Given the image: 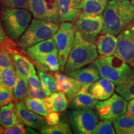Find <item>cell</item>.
<instances>
[{"mask_svg":"<svg viewBox=\"0 0 134 134\" xmlns=\"http://www.w3.org/2000/svg\"><path fill=\"white\" fill-rule=\"evenodd\" d=\"M103 34L117 36L127 26L134 23V6L130 0H110L103 12Z\"/></svg>","mask_w":134,"mask_h":134,"instance_id":"cell-1","label":"cell"},{"mask_svg":"<svg viewBox=\"0 0 134 134\" xmlns=\"http://www.w3.org/2000/svg\"><path fill=\"white\" fill-rule=\"evenodd\" d=\"M98 57V52L94 43L86 41L81 33L76 31L73 47L70 52L63 72H70L80 69L93 63Z\"/></svg>","mask_w":134,"mask_h":134,"instance_id":"cell-2","label":"cell"},{"mask_svg":"<svg viewBox=\"0 0 134 134\" xmlns=\"http://www.w3.org/2000/svg\"><path fill=\"white\" fill-rule=\"evenodd\" d=\"M93 63L100 76L109 78L117 86L125 81L133 69L116 53L110 56L100 55Z\"/></svg>","mask_w":134,"mask_h":134,"instance_id":"cell-3","label":"cell"},{"mask_svg":"<svg viewBox=\"0 0 134 134\" xmlns=\"http://www.w3.org/2000/svg\"><path fill=\"white\" fill-rule=\"evenodd\" d=\"M58 23L48 20L34 18L19 41V47L25 50L40 42L53 37L58 31Z\"/></svg>","mask_w":134,"mask_h":134,"instance_id":"cell-4","label":"cell"},{"mask_svg":"<svg viewBox=\"0 0 134 134\" xmlns=\"http://www.w3.org/2000/svg\"><path fill=\"white\" fill-rule=\"evenodd\" d=\"M2 23L5 31L11 38L18 41L32 19V14L24 8H7L3 11Z\"/></svg>","mask_w":134,"mask_h":134,"instance_id":"cell-5","label":"cell"},{"mask_svg":"<svg viewBox=\"0 0 134 134\" xmlns=\"http://www.w3.org/2000/svg\"><path fill=\"white\" fill-rule=\"evenodd\" d=\"M76 27L74 23L63 22L53 36L58 49V57L60 69L63 71L70 53L74 43Z\"/></svg>","mask_w":134,"mask_h":134,"instance_id":"cell-6","label":"cell"},{"mask_svg":"<svg viewBox=\"0 0 134 134\" xmlns=\"http://www.w3.org/2000/svg\"><path fill=\"white\" fill-rule=\"evenodd\" d=\"M67 114L70 126L76 134H93L100 121L93 109H72Z\"/></svg>","mask_w":134,"mask_h":134,"instance_id":"cell-7","label":"cell"},{"mask_svg":"<svg viewBox=\"0 0 134 134\" xmlns=\"http://www.w3.org/2000/svg\"><path fill=\"white\" fill-rule=\"evenodd\" d=\"M127 100L118 94H113L107 99L98 101L96 106L97 113L101 119L113 121L127 112Z\"/></svg>","mask_w":134,"mask_h":134,"instance_id":"cell-8","label":"cell"},{"mask_svg":"<svg viewBox=\"0 0 134 134\" xmlns=\"http://www.w3.org/2000/svg\"><path fill=\"white\" fill-rule=\"evenodd\" d=\"M77 31L83 37L91 42H96L98 35L104 27L103 15L80 16L75 23Z\"/></svg>","mask_w":134,"mask_h":134,"instance_id":"cell-9","label":"cell"},{"mask_svg":"<svg viewBox=\"0 0 134 134\" xmlns=\"http://www.w3.org/2000/svg\"><path fill=\"white\" fill-rule=\"evenodd\" d=\"M29 9L35 18L58 23L59 13L57 0H28Z\"/></svg>","mask_w":134,"mask_h":134,"instance_id":"cell-10","label":"cell"},{"mask_svg":"<svg viewBox=\"0 0 134 134\" xmlns=\"http://www.w3.org/2000/svg\"><path fill=\"white\" fill-rule=\"evenodd\" d=\"M116 53L128 64L134 62V23L125 27L117 35Z\"/></svg>","mask_w":134,"mask_h":134,"instance_id":"cell-11","label":"cell"},{"mask_svg":"<svg viewBox=\"0 0 134 134\" xmlns=\"http://www.w3.org/2000/svg\"><path fill=\"white\" fill-rule=\"evenodd\" d=\"M59 21L76 23L82 12L81 0H57Z\"/></svg>","mask_w":134,"mask_h":134,"instance_id":"cell-12","label":"cell"},{"mask_svg":"<svg viewBox=\"0 0 134 134\" xmlns=\"http://www.w3.org/2000/svg\"><path fill=\"white\" fill-rule=\"evenodd\" d=\"M15 109L19 120L31 128L39 129L46 124V118L29 110L23 101H16Z\"/></svg>","mask_w":134,"mask_h":134,"instance_id":"cell-13","label":"cell"},{"mask_svg":"<svg viewBox=\"0 0 134 134\" xmlns=\"http://www.w3.org/2000/svg\"><path fill=\"white\" fill-rule=\"evenodd\" d=\"M53 75L57 81V91L65 93L68 101L70 102L81 88V84L73 77L58 72H54Z\"/></svg>","mask_w":134,"mask_h":134,"instance_id":"cell-14","label":"cell"},{"mask_svg":"<svg viewBox=\"0 0 134 134\" xmlns=\"http://www.w3.org/2000/svg\"><path fill=\"white\" fill-rule=\"evenodd\" d=\"M115 83L108 78L103 77L88 88V93L97 100H103L110 98L114 93Z\"/></svg>","mask_w":134,"mask_h":134,"instance_id":"cell-15","label":"cell"},{"mask_svg":"<svg viewBox=\"0 0 134 134\" xmlns=\"http://www.w3.org/2000/svg\"><path fill=\"white\" fill-rule=\"evenodd\" d=\"M66 74L78 80L82 87L88 84L94 83L101 77L98 68L93 63L88 66L80 68Z\"/></svg>","mask_w":134,"mask_h":134,"instance_id":"cell-16","label":"cell"},{"mask_svg":"<svg viewBox=\"0 0 134 134\" xmlns=\"http://www.w3.org/2000/svg\"><path fill=\"white\" fill-rule=\"evenodd\" d=\"M26 54L34 60L38 57L52 53H58L57 44L53 38L40 42L24 50Z\"/></svg>","mask_w":134,"mask_h":134,"instance_id":"cell-17","label":"cell"},{"mask_svg":"<svg viewBox=\"0 0 134 134\" xmlns=\"http://www.w3.org/2000/svg\"><path fill=\"white\" fill-rule=\"evenodd\" d=\"M117 37L112 34H103L98 37L96 46L98 53L101 55L110 56L116 53Z\"/></svg>","mask_w":134,"mask_h":134,"instance_id":"cell-18","label":"cell"},{"mask_svg":"<svg viewBox=\"0 0 134 134\" xmlns=\"http://www.w3.org/2000/svg\"><path fill=\"white\" fill-rule=\"evenodd\" d=\"M24 53L19 51L11 53V55L16 73L27 77L29 73H36V71L32 63L33 60L27 57Z\"/></svg>","mask_w":134,"mask_h":134,"instance_id":"cell-19","label":"cell"},{"mask_svg":"<svg viewBox=\"0 0 134 134\" xmlns=\"http://www.w3.org/2000/svg\"><path fill=\"white\" fill-rule=\"evenodd\" d=\"M98 100L89 93L76 94L70 101L69 108L71 109H94Z\"/></svg>","mask_w":134,"mask_h":134,"instance_id":"cell-20","label":"cell"},{"mask_svg":"<svg viewBox=\"0 0 134 134\" xmlns=\"http://www.w3.org/2000/svg\"><path fill=\"white\" fill-rule=\"evenodd\" d=\"M20 121L13 103L3 105L0 109V126L9 128Z\"/></svg>","mask_w":134,"mask_h":134,"instance_id":"cell-21","label":"cell"},{"mask_svg":"<svg viewBox=\"0 0 134 134\" xmlns=\"http://www.w3.org/2000/svg\"><path fill=\"white\" fill-rule=\"evenodd\" d=\"M108 2L104 0H81L82 12L80 16L102 14Z\"/></svg>","mask_w":134,"mask_h":134,"instance_id":"cell-22","label":"cell"},{"mask_svg":"<svg viewBox=\"0 0 134 134\" xmlns=\"http://www.w3.org/2000/svg\"><path fill=\"white\" fill-rule=\"evenodd\" d=\"M116 133L134 134V117L127 113L113 120Z\"/></svg>","mask_w":134,"mask_h":134,"instance_id":"cell-23","label":"cell"},{"mask_svg":"<svg viewBox=\"0 0 134 134\" xmlns=\"http://www.w3.org/2000/svg\"><path fill=\"white\" fill-rule=\"evenodd\" d=\"M58 53H52L38 57L34 60V63L39 65L47 71L57 72L59 71L60 65Z\"/></svg>","mask_w":134,"mask_h":134,"instance_id":"cell-24","label":"cell"},{"mask_svg":"<svg viewBox=\"0 0 134 134\" xmlns=\"http://www.w3.org/2000/svg\"><path fill=\"white\" fill-rule=\"evenodd\" d=\"M37 69L38 76L41 80L42 88L50 93H53L57 91V81L54 75L48 73L46 70L42 68L39 65L35 63Z\"/></svg>","mask_w":134,"mask_h":134,"instance_id":"cell-25","label":"cell"},{"mask_svg":"<svg viewBox=\"0 0 134 134\" xmlns=\"http://www.w3.org/2000/svg\"><path fill=\"white\" fill-rule=\"evenodd\" d=\"M28 80L26 76L16 73V82L13 89V94L15 101H21L26 98L27 95Z\"/></svg>","mask_w":134,"mask_h":134,"instance_id":"cell-26","label":"cell"},{"mask_svg":"<svg viewBox=\"0 0 134 134\" xmlns=\"http://www.w3.org/2000/svg\"><path fill=\"white\" fill-rule=\"evenodd\" d=\"M115 91L127 100L134 98V68L127 79L117 85Z\"/></svg>","mask_w":134,"mask_h":134,"instance_id":"cell-27","label":"cell"},{"mask_svg":"<svg viewBox=\"0 0 134 134\" xmlns=\"http://www.w3.org/2000/svg\"><path fill=\"white\" fill-rule=\"evenodd\" d=\"M40 132L43 134H71L70 124L65 120L61 119L60 121L53 125H43L40 129Z\"/></svg>","mask_w":134,"mask_h":134,"instance_id":"cell-28","label":"cell"},{"mask_svg":"<svg viewBox=\"0 0 134 134\" xmlns=\"http://www.w3.org/2000/svg\"><path fill=\"white\" fill-rule=\"evenodd\" d=\"M16 82V72L14 66L0 70V85L13 91Z\"/></svg>","mask_w":134,"mask_h":134,"instance_id":"cell-29","label":"cell"},{"mask_svg":"<svg viewBox=\"0 0 134 134\" xmlns=\"http://www.w3.org/2000/svg\"><path fill=\"white\" fill-rule=\"evenodd\" d=\"M52 98L51 112H63L68 108V100L65 93L62 92L53 93L50 95Z\"/></svg>","mask_w":134,"mask_h":134,"instance_id":"cell-30","label":"cell"},{"mask_svg":"<svg viewBox=\"0 0 134 134\" xmlns=\"http://www.w3.org/2000/svg\"><path fill=\"white\" fill-rule=\"evenodd\" d=\"M24 103L26 106L29 110L42 116L46 117L49 113L42 100L27 97L24 99Z\"/></svg>","mask_w":134,"mask_h":134,"instance_id":"cell-31","label":"cell"},{"mask_svg":"<svg viewBox=\"0 0 134 134\" xmlns=\"http://www.w3.org/2000/svg\"><path fill=\"white\" fill-rule=\"evenodd\" d=\"M116 133L112 121L108 119H102L99 122L93 134H115Z\"/></svg>","mask_w":134,"mask_h":134,"instance_id":"cell-32","label":"cell"},{"mask_svg":"<svg viewBox=\"0 0 134 134\" xmlns=\"http://www.w3.org/2000/svg\"><path fill=\"white\" fill-rule=\"evenodd\" d=\"M14 66L11 55L6 48L0 46V70Z\"/></svg>","mask_w":134,"mask_h":134,"instance_id":"cell-33","label":"cell"},{"mask_svg":"<svg viewBox=\"0 0 134 134\" xmlns=\"http://www.w3.org/2000/svg\"><path fill=\"white\" fill-rule=\"evenodd\" d=\"M0 133L4 134H24L26 133L24 124L21 120L9 128H4L0 126Z\"/></svg>","mask_w":134,"mask_h":134,"instance_id":"cell-34","label":"cell"},{"mask_svg":"<svg viewBox=\"0 0 134 134\" xmlns=\"http://www.w3.org/2000/svg\"><path fill=\"white\" fill-rule=\"evenodd\" d=\"M50 94L51 93L50 92L47 91L43 88L34 89L29 87L28 89L27 96L28 98L38 99L42 100L43 101L47 97L50 96Z\"/></svg>","mask_w":134,"mask_h":134,"instance_id":"cell-35","label":"cell"},{"mask_svg":"<svg viewBox=\"0 0 134 134\" xmlns=\"http://www.w3.org/2000/svg\"><path fill=\"white\" fill-rule=\"evenodd\" d=\"M14 100L13 91L8 90L0 85V105H7Z\"/></svg>","mask_w":134,"mask_h":134,"instance_id":"cell-36","label":"cell"},{"mask_svg":"<svg viewBox=\"0 0 134 134\" xmlns=\"http://www.w3.org/2000/svg\"><path fill=\"white\" fill-rule=\"evenodd\" d=\"M4 4L11 8L29 9L28 0H3Z\"/></svg>","mask_w":134,"mask_h":134,"instance_id":"cell-37","label":"cell"},{"mask_svg":"<svg viewBox=\"0 0 134 134\" xmlns=\"http://www.w3.org/2000/svg\"><path fill=\"white\" fill-rule=\"evenodd\" d=\"M46 124L48 125H53L58 124L61 120V114L59 112H49L46 117Z\"/></svg>","mask_w":134,"mask_h":134,"instance_id":"cell-38","label":"cell"},{"mask_svg":"<svg viewBox=\"0 0 134 134\" xmlns=\"http://www.w3.org/2000/svg\"><path fill=\"white\" fill-rule=\"evenodd\" d=\"M38 78L39 77L37 76L36 73H31L27 76L30 87L34 89L42 88L41 80Z\"/></svg>","mask_w":134,"mask_h":134,"instance_id":"cell-39","label":"cell"},{"mask_svg":"<svg viewBox=\"0 0 134 134\" xmlns=\"http://www.w3.org/2000/svg\"><path fill=\"white\" fill-rule=\"evenodd\" d=\"M127 114L134 117V98L130 99L129 103L127 104Z\"/></svg>","mask_w":134,"mask_h":134,"instance_id":"cell-40","label":"cell"},{"mask_svg":"<svg viewBox=\"0 0 134 134\" xmlns=\"http://www.w3.org/2000/svg\"><path fill=\"white\" fill-rule=\"evenodd\" d=\"M9 37H8V36H6L4 30L1 27H0V46H2V45L6 43V42L9 39Z\"/></svg>","mask_w":134,"mask_h":134,"instance_id":"cell-41","label":"cell"},{"mask_svg":"<svg viewBox=\"0 0 134 134\" xmlns=\"http://www.w3.org/2000/svg\"><path fill=\"white\" fill-rule=\"evenodd\" d=\"M130 1L132 3V4L134 6V0H130Z\"/></svg>","mask_w":134,"mask_h":134,"instance_id":"cell-42","label":"cell"},{"mask_svg":"<svg viewBox=\"0 0 134 134\" xmlns=\"http://www.w3.org/2000/svg\"><path fill=\"white\" fill-rule=\"evenodd\" d=\"M131 65V66H132V67H134V62H133V63H132V64H131V65Z\"/></svg>","mask_w":134,"mask_h":134,"instance_id":"cell-43","label":"cell"},{"mask_svg":"<svg viewBox=\"0 0 134 134\" xmlns=\"http://www.w3.org/2000/svg\"><path fill=\"white\" fill-rule=\"evenodd\" d=\"M104 1H107V2H108V1H110V0H104Z\"/></svg>","mask_w":134,"mask_h":134,"instance_id":"cell-44","label":"cell"},{"mask_svg":"<svg viewBox=\"0 0 134 134\" xmlns=\"http://www.w3.org/2000/svg\"><path fill=\"white\" fill-rule=\"evenodd\" d=\"M0 27H1V26H0Z\"/></svg>","mask_w":134,"mask_h":134,"instance_id":"cell-45","label":"cell"}]
</instances>
